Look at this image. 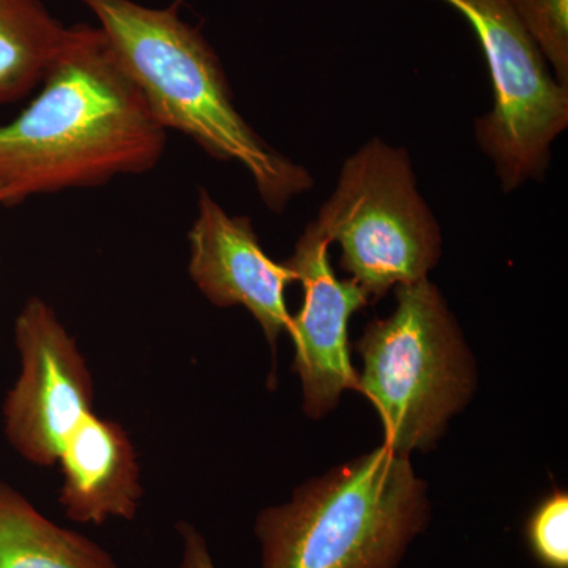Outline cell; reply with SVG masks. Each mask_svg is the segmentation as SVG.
<instances>
[{
  "label": "cell",
  "mask_w": 568,
  "mask_h": 568,
  "mask_svg": "<svg viewBox=\"0 0 568 568\" xmlns=\"http://www.w3.org/2000/svg\"><path fill=\"white\" fill-rule=\"evenodd\" d=\"M58 465L59 503L71 521L100 526L136 517L144 496L141 467L132 437L119 422L95 410L82 418L63 443Z\"/></svg>",
  "instance_id": "cell-10"
},
{
  "label": "cell",
  "mask_w": 568,
  "mask_h": 568,
  "mask_svg": "<svg viewBox=\"0 0 568 568\" xmlns=\"http://www.w3.org/2000/svg\"><path fill=\"white\" fill-rule=\"evenodd\" d=\"M179 2H182V0H178V2H175V3H179Z\"/></svg>",
  "instance_id": "cell-17"
},
{
  "label": "cell",
  "mask_w": 568,
  "mask_h": 568,
  "mask_svg": "<svg viewBox=\"0 0 568 568\" xmlns=\"http://www.w3.org/2000/svg\"><path fill=\"white\" fill-rule=\"evenodd\" d=\"M189 244V274L201 294L220 308L248 310L275 357L276 342L293 320L286 304L287 286L295 282L290 265L264 252L248 216L231 215L205 189L197 193Z\"/></svg>",
  "instance_id": "cell-9"
},
{
  "label": "cell",
  "mask_w": 568,
  "mask_h": 568,
  "mask_svg": "<svg viewBox=\"0 0 568 568\" xmlns=\"http://www.w3.org/2000/svg\"><path fill=\"white\" fill-rule=\"evenodd\" d=\"M13 334L21 369L3 399V429L21 458L52 467L70 433L93 413L92 372L77 339L43 298L22 305Z\"/></svg>",
  "instance_id": "cell-7"
},
{
  "label": "cell",
  "mask_w": 568,
  "mask_h": 568,
  "mask_svg": "<svg viewBox=\"0 0 568 568\" xmlns=\"http://www.w3.org/2000/svg\"><path fill=\"white\" fill-rule=\"evenodd\" d=\"M315 223L331 244L339 245L343 271L372 301L426 278L443 248L409 153L379 138L346 160Z\"/></svg>",
  "instance_id": "cell-5"
},
{
  "label": "cell",
  "mask_w": 568,
  "mask_h": 568,
  "mask_svg": "<svg viewBox=\"0 0 568 568\" xmlns=\"http://www.w3.org/2000/svg\"><path fill=\"white\" fill-rule=\"evenodd\" d=\"M81 2L99 21L115 58L166 132L185 134L220 162L241 164L261 200L276 213L312 190L308 171L271 148L245 121L219 55L203 33L179 17L178 6Z\"/></svg>",
  "instance_id": "cell-2"
},
{
  "label": "cell",
  "mask_w": 568,
  "mask_h": 568,
  "mask_svg": "<svg viewBox=\"0 0 568 568\" xmlns=\"http://www.w3.org/2000/svg\"><path fill=\"white\" fill-rule=\"evenodd\" d=\"M331 242L315 222L305 227L286 264L304 287V304L291 320L294 372L301 377L304 410L323 418L338 406L346 390H357L358 375L351 361L349 321L372 304L354 280H339L328 260Z\"/></svg>",
  "instance_id": "cell-8"
},
{
  "label": "cell",
  "mask_w": 568,
  "mask_h": 568,
  "mask_svg": "<svg viewBox=\"0 0 568 568\" xmlns=\"http://www.w3.org/2000/svg\"><path fill=\"white\" fill-rule=\"evenodd\" d=\"M386 320L358 339L357 392L379 414L384 444L399 455L428 452L476 392V362L446 298L428 278L395 287Z\"/></svg>",
  "instance_id": "cell-4"
},
{
  "label": "cell",
  "mask_w": 568,
  "mask_h": 568,
  "mask_svg": "<svg viewBox=\"0 0 568 568\" xmlns=\"http://www.w3.org/2000/svg\"><path fill=\"white\" fill-rule=\"evenodd\" d=\"M0 568H119L106 549L41 515L0 481Z\"/></svg>",
  "instance_id": "cell-11"
},
{
  "label": "cell",
  "mask_w": 568,
  "mask_h": 568,
  "mask_svg": "<svg viewBox=\"0 0 568 568\" xmlns=\"http://www.w3.org/2000/svg\"><path fill=\"white\" fill-rule=\"evenodd\" d=\"M39 95L0 125L6 205L39 194L95 189L159 164L168 132L99 26H70Z\"/></svg>",
  "instance_id": "cell-1"
},
{
  "label": "cell",
  "mask_w": 568,
  "mask_h": 568,
  "mask_svg": "<svg viewBox=\"0 0 568 568\" xmlns=\"http://www.w3.org/2000/svg\"><path fill=\"white\" fill-rule=\"evenodd\" d=\"M69 31L41 0H0V106L41 85Z\"/></svg>",
  "instance_id": "cell-12"
},
{
  "label": "cell",
  "mask_w": 568,
  "mask_h": 568,
  "mask_svg": "<svg viewBox=\"0 0 568 568\" xmlns=\"http://www.w3.org/2000/svg\"><path fill=\"white\" fill-rule=\"evenodd\" d=\"M178 529L183 541L181 568H215L203 534L190 523H179Z\"/></svg>",
  "instance_id": "cell-15"
},
{
  "label": "cell",
  "mask_w": 568,
  "mask_h": 568,
  "mask_svg": "<svg viewBox=\"0 0 568 568\" xmlns=\"http://www.w3.org/2000/svg\"><path fill=\"white\" fill-rule=\"evenodd\" d=\"M6 192H3L2 186H0V205H6ZM0 267H2V257H0Z\"/></svg>",
  "instance_id": "cell-16"
},
{
  "label": "cell",
  "mask_w": 568,
  "mask_h": 568,
  "mask_svg": "<svg viewBox=\"0 0 568 568\" xmlns=\"http://www.w3.org/2000/svg\"><path fill=\"white\" fill-rule=\"evenodd\" d=\"M469 21L484 48L495 106L478 119V144L510 192L547 171L551 145L567 129L568 88L507 0H444Z\"/></svg>",
  "instance_id": "cell-6"
},
{
  "label": "cell",
  "mask_w": 568,
  "mask_h": 568,
  "mask_svg": "<svg viewBox=\"0 0 568 568\" xmlns=\"http://www.w3.org/2000/svg\"><path fill=\"white\" fill-rule=\"evenodd\" d=\"M536 41L556 80L568 88V0H507Z\"/></svg>",
  "instance_id": "cell-13"
},
{
  "label": "cell",
  "mask_w": 568,
  "mask_h": 568,
  "mask_svg": "<svg viewBox=\"0 0 568 568\" xmlns=\"http://www.w3.org/2000/svg\"><path fill=\"white\" fill-rule=\"evenodd\" d=\"M526 541L538 566L568 568V495L555 489L530 511Z\"/></svg>",
  "instance_id": "cell-14"
},
{
  "label": "cell",
  "mask_w": 568,
  "mask_h": 568,
  "mask_svg": "<svg viewBox=\"0 0 568 568\" xmlns=\"http://www.w3.org/2000/svg\"><path fill=\"white\" fill-rule=\"evenodd\" d=\"M429 519L426 484L386 444L256 518L263 568H396Z\"/></svg>",
  "instance_id": "cell-3"
}]
</instances>
